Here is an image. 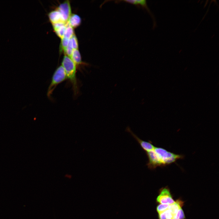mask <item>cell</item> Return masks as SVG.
I'll return each instance as SVG.
<instances>
[{
  "instance_id": "30bf717a",
  "label": "cell",
  "mask_w": 219,
  "mask_h": 219,
  "mask_svg": "<svg viewBox=\"0 0 219 219\" xmlns=\"http://www.w3.org/2000/svg\"><path fill=\"white\" fill-rule=\"evenodd\" d=\"M76 66L81 64L82 63L80 54L78 49L73 50L70 58Z\"/></svg>"
},
{
  "instance_id": "5bb4252c",
  "label": "cell",
  "mask_w": 219,
  "mask_h": 219,
  "mask_svg": "<svg viewBox=\"0 0 219 219\" xmlns=\"http://www.w3.org/2000/svg\"><path fill=\"white\" fill-rule=\"evenodd\" d=\"M169 205L160 204L156 207V210L158 214L165 211L168 208Z\"/></svg>"
},
{
  "instance_id": "d6986e66",
  "label": "cell",
  "mask_w": 219,
  "mask_h": 219,
  "mask_svg": "<svg viewBox=\"0 0 219 219\" xmlns=\"http://www.w3.org/2000/svg\"><path fill=\"white\" fill-rule=\"evenodd\" d=\"M159 219H166L165 211L158 214Z\"/></svg>"
},
{
  "instance_id": "4fadbf2b",
  "label": "cell",
  "mask_w": 219,
  "mask_h": 219,
  "mask_svg": "<svg viewBox=\"0 0 219 219\" xmlns=\"http://www.w3.org/2000/svg\"><path fill=\"white\" fill-rule=\"evenodd\" d=\"M66 28V23L65 25L62 26L54 30L57 35L61 39L63 37L64 33Z\"/></svg>"
},
{
  "instance_id": "ac0fdd59",
  "label": "cell",
  "mask_w": 219,
  "mask_h": 219,
  "mask_svg": "<svg viewBox=\"0 0 219 219\" xmlns=\"http://www.w3.org/2000/svg\"><path fill=\"white\" fill-rule=\"evenodd\" d=\"M73 50V49L68 46L66 48L64 53L66 54V55L71 58Z\"/></svg>"
},
{
  "instance_id": "277c9868",
  "label": "cell",
  "mask_w": 219,
  "mask_h": 219,
  "mask_svg": "<svg viewBox=\"0 0 219 219\" xmlns=\"http://www.w3.org/2000/svg\"><path fill=\"white\" fill-rule=\"evenodd\" d=\"M156 202L162 204H171L175 202L170 189L168 186L162 187L159 191L158 195L156 199Z\"/></svg>"
},
{
  "instance_id": "7a4b0ae2",
  "label": "cell",
  "mask_w": 219,
  "mask_h": 219,
  "mask_svg": "<svg viewBox=\"0 0 219 219\" xmlns=\"http://www.w3.org/2000/svg\"><path fill=\"white\" fill-rule=\"evenodd\" d=\"M154 150L160 161L162 167L175 163L178 160L184 158L183 155L175 154L161 147H155Z\"/></svg>"
},
{
  "instance_id": "5b68a950",
  "label": "cell",
  "mask_w": 219,
  "mask_h": 219,
  "mask_svg": "<svg viewBox=\"0 0 219 219\" xmlns=\"http://www.w3.org/2000/svg\"><path fill=\"white\" fill-rule=\"evenodd\" d=\"M145 153L148 159L146 165L148 169L154 170L158 167H162L160 161L154 149Z\"/></svg>"
},
{
  "instance_id": "7c38bea8",
  "label": "cell",
  "mask_w": 219,
  "mask_h": 219,
  "mask_svg": "<svg viewBox=\"0 0 219 219\" xmlns=\"http://www.w3.org/2000/svg\"><path fill=\"white\" fill-rule=\"evenodd\" d=\"M68 46L73 50L78 49V40L75 34L69 39Z\"/></svg>"
},
{
  "instance_id": "6da1fadb",
  "label": "cell",
  "mask_w": 219,
  "mask_h": 219,
  "mask_svg": "<svg viewBox=\"0 0 219 219\" xmlns=\"http://www.w3.org/2000/svg\"><path fill=\"white\" fill-rule=\"evenodd\" d=\"M62 65L65 70L67 78L72 85L74 94L75 96L78 92L76 76V66L71 59L66 55L63 57Z\"/></svg>"
},
{
  "instance_id": "9a60e30c",
  "label": "cell",
  "mask_w": 219,
  "mask_h": 219,
  "mask_svg": "<svg viewBox=\"0 0 219 219\" xmlns=\"http://www.w3.org/2000/svg\"><path fill=\"white\" fill-rule=\"evenodd\" d=\"M61 49L64 52L68 46L69 39L64 37L61 38Z\"/></svg>"
},
{
  "instance_id": "2e32d148",
  "label": "cell",
  "mask_w": 219,
  "mask_h": 219,
  "mask_svg": "<svg viewBox=\"0 0 219 219\" xmlns=\"http://www.w3.org/2000/svg\"><path fill=\"white\" fill-rule=\"evenodd\" d=\"M185 218L184 213L182 208L178 211L175 219H185Z\"/></svg>"
},
{
  "instance_id": "9c48e42d",
  "label": "cell",
  "mask_w": 219,
  "mask_h": 219,
  "mask_svg": "<svg viewBox=\"0 0 219 219\" xmlns=\"http://www.w3.org/2000/svg\"><path fill=\"white\" fill-rule=\"evenodd\" d=\"M81 17L78 15L75 14H71L67 23L72 27H76L80 25L81 23Z\"/></svg>"
},
{
  "instance_id": "ba28073f",
  "label": "cell",
  "mask_w": 219,
  "mask_h": 219,
  "mask_svg": "<svg viewBox=\"0 0 219 219\" xmlns=\"http://www.w3.org/2000/svg\"><path fill=\"white\" fill-rule=\"evenodd\" d=\"M48 17L52 24L61 22L65 23L63 20L60 13L56 9L49 12Z\"/></svg>"
},
{
  "instance_id": "3957f363",
  "label": "cell",
  "mask_w": 219,
  "mask_h": 219,
  "mask_svg": "<svg viewBox=\"0 0 219 219\" xmlns=\"http://www.w3.org/2000/svg\"><path fill=\"white\" fill-rule=\"evenodd\" d=\"M67 78L65 70L62 66H59L55 71L53 75L51 82L48 87L47 95L49 98L51 96L56 86Z\"/></svg>"
},
{
  "instance_id": "52a82bcc",
  "label": "cell",
  "mask_w": 219,
  "mask_h": 219,
  "mask_svg": "<svg viewBox=\"0 0 219 219\" xmlns=\"http://www.w3.org/2000/svg\"><path fill=\"white\" fill-rule=\"evenodd\" d=\"M127 130L137 141L141 148L145 152L152 151L154 149L155 147L152 144L151 141H147L141 139L134 134L129 127H127Z\"/></svg>"
},
{
  "instance_id": "8fae6325",
  "label": "cell",
  "mask_w": 219,
  "mask_h": 219,
  "mask_svg": "<svg viewBox=\"0 0 219 219\" xmlns=\"http://www.w3.org/2000/svg\"><path fill=\"white\" fill-rule=\"evenodd\" d=\"M73 28L66 23V28L65 30L63 37L69 39L74 34Z\"/></svg>"
},
{
  "instance_id": "e0dca14e",
  "label": "cell",
  "mask_w": 219,
  "mask_h": 219,
  "mask_svg": "<svg viewBox=\"0 0 219 219\" xmlns=\"http://www.w3.org/2000/svg\"><path fill=\"white\" fill-rule=\"evenodd\" d=\"M166 219H175V216L170 210L169 209L165 211Z\"/></svg>"
},
{
  "instance_id": "8992f818",
  "label": "cell",
  "mask_w": 219,
  "mask_h": 219,
  "mask_svg": "<svg viewBox=\"0 0 219 219\" xmlns=\"http://www.w3.org/2000/svg\"><path fill=\"white\" fill-rule=\"evenodd\" d=\"M56 9L60 13L64 21L67 23L71 14L69 1H65L60 4Z\"/></svg>"
}]
</instances>
